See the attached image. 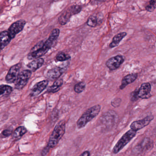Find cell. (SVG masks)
<instances>
[{"label": "cell", "instance_id": "1", "mask_svg": "<svg viewBox=\"0 0 156 156\" xmlns=\"http://www.w3.org/2000/svg\"><path fill=\"white\" fill-rule=\"evenodd\" d=\"M60 33V30L59 29H54L46 41H41L34 46L28 54V59L30 60H35L41 58L46 54L58 39Z\"/></svg>", "mask_w": 156, "mask_h": 156}, {"label": "cell", "instance_id": "2", "mask_svg": "<svg viewBox=\"0 0 156 156\" xmlns=\"http://www.w3.org/2000/svg\"><path fill=\"white\" fill-rule=\"evenodd\" d=\"M66 123L64 120H61L55 126L52 132L47 146L51 148L57 146L60 140L65 133Z\"/></svg>", "mask_w": 156, "mask_h": 156}, {"label": "cell", "instance_id": "3", "mask_svg": "<svg viewBox=\"0 0 156 156\" xmlns=\"http://www.w3.org/2000/svg\"><path fill=\"white\" fill-rule=\"evenodd\" d=\"M101 110L100 105H96L88 108L77 121V126L78 129L83 128L90 121L95 118L99 114Z\"/></svg>", "mask_w": 156, "mask_h": 156}, {"label": "cell", "instance_id": "4", "mask_svg": "<svg viewBox=\"0 0 156 156\" xmlns=\"http://www.w3.org/2000/svg\"><path fill=\"white\" fill-rule=\"evenodd\" d=\"M136 132L131 129L126 132L114 146L112 150V152L114 154H116L119 152L132 140V139L136 136Z\"/></svg>", "mask_w": 156, "mask_h": 156}, {"label": "cell", "instance_id": "5", "mask_svg": "<svg viewBox=\"0 0 156 156\" xmlns=\"http://www.w3.org/2000/svg\"><path fill=\"white\" fill-rule=\"evenodd\" d=\"M31 75V71L30 70H24L21 72L15 82V89L17 90L23 89L28 83Z\"/></svg>", "mask_w": 156, "mask_h": 156}, {"label": "cell", "instance_id": "6", "mask_svg": "<svg viewBox=\"0 0 156 156\" xmlns=\"http://www.w3.org/2000/svg\"><path fill=\"white\" fill-rule=\"evenodd\" d=\"M26 22L24 20H20L13 23L8 30V33L12 39L15 38L16 35L23 30Z\"/></svg>", "mask_w": 156, "mask_h": 156}, {"label": "cell", "instance_id": "7", "mask_svg": "<svg viewBox=\"0 0 156 156\" xmlns=\"http://www.w3.org/2000/svg\"><path fill=\"white\" fill-rule=\"evenodd\" d=\"M154 116L152 115L147 116L143 119L133 121L130 125V129L136 131L147 126L153 120Z\"/></svg>", "mask_w": 156, "mask_h": 156}, {"label": "cell", "instance_id": "8", "mask_svg": "<svg viewBox=\"0 0 156 156\" xmlns=\"http://www.w3.org/2000/svg\"><path fill=\"white\" fill-rule=\"evenodd\" d=\"M125 58L121 55H117L113 56L108 59L106 62V66L110 71H115L118 69L120 66L124 63Z\"/></svg>", "mask_w": 156, "mask_h": 156}, {"label": "cell", "instance_id": "9", "mask_svg": "<svg viewBox=\"0 0 156 156\" xmlns=\"http://www.w3.org/2000/svg\"><path fill=\"white\" fill-rule=\"evenodd\" d=\"M21 66V63H18L11 67L5 78L7 83H12L16 82L20 74Z\"/></svg>", "mask_w": 156, "mask_h": 156}, {"label": "cell", "instance_id": "10", "mask_svg": "<svg viewBox=\"0 0 156 156\" xmlns=\"http://www.w3.org/2000/svg\"><path fill=\"white\" fill-rule=\"evenodd\" d=\"M151 85L149 83H143L140 87L137 89V96L139 98L147 99L151 96Z\"/></svg>", "mask_w": 156, "mask_h": 156}, {"label": "cell", "instance_id": "11", "mask_svg": "<svg viewBox=\"0 0 156 156\" xmlns=\"http://www.w3.org/2000/svg\"><path fill=\"white\" fill-rule=\"evenodd\" d=\"M66 69L65 66H61L52 68L47 72V77L51 80H57L63 74Z\"/></svg>", "mask_w": 156, "mask_h": 156}, {"label": "cell", "instance_id": "12", "mask_svg": "<svg viewBox=\"0 0 156 156\" xmlns=\"http://www.w3.org/2000/svg\"><path fill=\"white\" fill-rule=\"evenodd\" d=\"M49 81L47 80H43L38 82L34 85L31 90L30 95L31 97H36L41 94L47 87Z\"/></svg>", "mask_w": 156, "mask_h": 156}, {"label": "cell", "instance_id": "13", "mask_svg": "<svg viewBox=\"0 0 156 156\" xmlns=\"http://www.w3.org/2000/svg\"><path fill=\"white\" fill-rule=\"evenodd\" d=\"M74 14L70 7L60 15L58 19V22L61 25H66L69 22L71 17Z\"/></svg>", "mask_w": 156, "mask_h": 156}, {"label": "cell", "instance_id": "14", "mask_svg": "<svg viewBox=\"0 0 156 156\" xmlns=\"http://www.w3.org/2000/svg\"><path fill=\"white\" fill-rule=\"evenodd\" d=\"M12 40L8 31L0 32V51L10 43Z\"/></svg>", "mask_w": 156, "mask_h": 156}, {"label": "cell", "instance_id": "15", "mask_svg": "<svg viewBox=\"0 0 156 156\" xmlns=\"http://www.w3.org/2000/svg\"><path fill=\"white\" fill-rule=\"evenodd\" d=\"M137 76L138 74L137 73L129 74L126 76L122 79L121 85L119 86V89L122 90L129 84L132 83L137 79Z\"/></svg>", "mask_w": 156, "mask_h": 156}, {"label": "cell", "instance_id": "16", "mask_svg": "<svg viewBox=\"0 0 156 156\" xmlns=\"http://www.w3.org/2000/svg\"><path fill=\"white\" fill-rule=\"evenodd\" d=\"M44 63V60L42 58L35 59L29 63L27 65V67L30 69V71L35 72L41 68Z\"/></svg>", "mask_w": 156, "mask_h": 156}, {"label": "cell", "instance_id": "17", "mask_svg": "<svg viewBox=\"0 0 156 156\" xmlns=\"http://www.w3.org/2000/svg\"><path fill=\"white\" fill-rule=\"evenodd\" d=\"M127 33L125 32L119 33L118 34H116L113 37L112 39V41L110 43L109 45V47L110 48H113L114 47L117 46L121 41L123 40V38H125L126 36Z\"/></svg>", "mask_w": 156, "mask_h": 156}, {"label": "cell", "instance_id": "18", "mask_svg": "<svg viewBox=\"0 0 156 156\" xmlns=\"http://www.w3.org/2000/svg\"><path fill=\"white\" fill-rule=\"evenodd\" d=\"M27 129L23 126L17 128L12 133V138L15 140L20 139L27 132Z\"/></svg>", "mask_w": 156, "mask_h": 156}, {"label": "cell", "instance_id": "19", "mask_svg": "<svg viewBox=\"0 0 156 156\" xmlns=\"http://www.w3.org/2000/svg\"><path fill=\"white\" fill-rule=\"evenodd\" d=\"M63 83V80L62 79H58L55 81L52 85L50 86L47 89V92L49 93H55L58 92L61 87Z\"/></svg>", "mask_w": 156, "mask_h": 156}, {"label": "cell", "instance_id": "20", "mask_svg": "<svg viewBox=\"0 0 156 156\" xmlns=\"http://www.w3.org/2000/svg\"><path fill=\"white\" fill-rule=\"evenodd\" d=\"M12 91V87L7 85H0V96H5L10 94Z\"/></svg>", "mask_w": 156, "mask_h": 156}, {"label": "cell", "instance_id": "21", "mask_svg": "<svg viewBox=\"0 0 156 156\" xmlns=\"http://www.w3.org/2000/svg\"><path fill=\"white\" fill-rule=\"evenodd\" d=\"M86 86L85 83L83 82H79L74 87V90L77 94H80L85 90Z\"/></svg>", "mask_w": 156, "mask_h": 156}, {"label": "cell", "instance_id": "22", "mask_svg": "<svg viewBox=\"0 0 156 156\" xmlns=\"http://www.w3.org/2000/svg\"><path fill=\"white\" fill-rule=\"evenodd\" d=\"M98 23V20L97 17L94 15H91L88 18L87 21V24L88 26L92 28L95 27L97 25Z\"/></svg>", "mask_w": 156, "mask_h": 156}, {"label": "cell", "instance_id": "23", "mask_svg": "<svg viewBox=\"0 0 156 156\" xmlns=\"http://www.w3.org/2000/svg\"><path fill=\"white\" fill-rule=\"evenodd\" d=\"M71 56L69 55L66 54L63 52H61L57 55L56 60L58 62H63L67 61L71 59Z\"/></svg>", "mask_w": 156, "mask_h": 156}, {"label": "cell", "instance_id": "24", "mask_svg": "<svg viewBox=\"0 0 156 156\" xmlns=\"http://www.w3.org/2000/svg\"><path fill=\"white\" fill-rule=\"evenodd\" d=\"M156 8V1L154 0H152L149 1V4L146 6V10L149 12H152Z\"/></svg>", "mask_w": 156, "mask_h": 156}, {"label": "cell", "instance_id": "25", "mask_svg": "<svg viewBox=\"0 0 156 156\" xmlns=\"http://www.w3.org/2000/svg\"><path fill=\"white\" fill-rule=\"evenodd\" d=\"M130 100L132 101H136L139 99L137 96V89L131 93L130 96Z\"/></svg>", "mask_w": 156, "mask_h": 156}, {"label": "cell", "instance_id": "26", "mask_svg": "<svg viewBox=\"0 0 156 156\" xmlns=\"http://www.w3.org/2000/svg\"><path fill=\"white\" fill-rule=\"evenodd\" d=\"M12 129H6L3 130L2 133V135L3 136L6 137L9 136L12 134Z\"/></svg>", "mask_w": 156, "mask_h": 156}, {"label": "cell", "instance_id": "27", "mask_svg": "<svg viewBox=\"0 0 156 156\" xmlns=\"http://www.w3.org/2000/svg\"><path fill=\"white\" fill-rule=\"evenodd\" d=\"M50 148L48 146H46L43 150L41 152L42 156H44L48 153L50 151Z\"/></svg>", "mask_w": 156, "mask_h": 156}, {"label": "cell", "instance_id": "28", "mask_svg": "<svg viewBox=\"0 0 156 156\" xmlns=\"http://www.w3.org/2000/svg\"><path fill=\"white\" fill-rule=\"evenodd\" d=\"M120 101H121V100H120V98H115L114 100L112 101L111 104L113 106L115 105V104H116V107L120 105Z\"/></svg>", "mask_w": 156, "mask_h": 156}, {"label": "cell", "instance_id": "29", "mask_svg": "<svg viewBox=\"0 0 156 156\" xmlns=\"http://www.w3.org/2000/svg\"><path fill=\"white\" fill-rule=\"evenodd\" d=\"M90 153L89 151H85L82 153L79 156H90Z\"/></svg>", "mask_w": 156, "mask_h": 156}]
</instances>
